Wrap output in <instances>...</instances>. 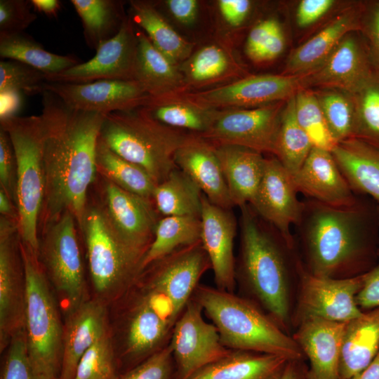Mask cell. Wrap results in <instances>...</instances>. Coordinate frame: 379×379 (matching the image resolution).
I'll return each mask as SVG.
<instances>
[{
    "label": "cell",
    "mask_w": 379,
    "mask_h": 379,
    "mask_svg": "<svg viewBox=\"0 0 379 379\" xmlns=\"http://www.w3.org/2000/svg\"><path fill=\"white\" fill-rule=\"evenodd\" d=\"M41 94L45 190L39 233L66 211L81 229L98 173L96 147L106 114L74 109L48 91Z\"/></svg>",
    "instance_id": "1"
},
{
    "label": "cell",
    "mask_w": 379,
    "mask_h": 379,
    "mask_svg": "<svg viewBox=\"0 0 379 379\" xmlns=\"http://www.w3.org/2000/svg\"><path fill=\"white\" fill-rule=\"evenodd\" d=\"M298 224L310 273L334 277L347 268L370 271L379 234L376 203L361 197L353 205L334 206L308 199ZM335 278V277H334Z\"/></svg>",
    "instance_id": "2"
},
{
    "label": "cell",
    "mask_w": 379,
    "mask_h": 379,
    "mask_svg": "<svg viewBox=\"0 0 379 379\" xmlns=\"http://www.w3.org/2000/svg\"><path fill=\"white\" fill-rule=\"evenodd\" d=\"M192 298L212 320L228 349L276 354L290 361L301 358L302 351L298 343L246 300L199 284Z\"/></svg>",
    "instance_id": "3"
},
{
    "label": "cell",
    "mask_w": 379,
    "mask_h": 379,
    "mask_svg": "<svg viewBox=\"0 0 379 379\" xmlns=\"http://www.w3.org/2000/svg\"><path fill=\"white\" fill-rule=\"evenodd\" d=\"M191 134L157 121L142 107L106 114L100 138L116 154L142 168L158 185L178 168L175 154Z\"/></svg>",
    "instance_id": "4"
},
{
    "label": "cell",
    "mask_w": 379,
    "mask_h": 379,
    "mask_svg": "<svg viewBox=\"0 0 379 379\" xmlns=\"http://www.w3.org/2000/svg\"><path fill=\"white\" fill-rule=\"evenodd\" d=\"M239 208V270L266 309L284 321L288 314V279L280 245L286 241L250 204Z\"/></svg>",
    "instance_id": "5"
},
{
    "label": "cell",
    "mask_w": 379,
    "mask_h": 379,
    "mask_svg": "<svg viewBox=\"0 0 379 379\" xmlns=\"http://www.w3.org/2000/svg\"><path fill=\"white\" fill-rule=\"evenodd\" d=\"M25 274L23 330L38 379L60 375L63 328L39 258L20 240Z\"/></svg>",
    "instance_id": "6"
},
{
    "label": "cell",
    "mask_w": 379,
    "mask_h": 379,
    "mask_svg": "<svg viewBox=\"0 0 379 379\" xmlns=\"http://www.w3.org/2000/svg\"><path fill=\"white\" fill-rule=\"evenodd\" d=\"M8 134L17 165L16 207L21 241L39 256V222L45 190L44 130L41 115L0 119Z\"/></svg>",
    "instance_id": "7"
},
{
    "label": "cell",
    "mask_w": 379,
    "mask_h": 379,
    "mask_svg": "<svg viewBox=\"0 0 379 379\" xmlns=\"http://www.w3.org/2000/svg\"><path fill=\"white\" fill-rule=\"evenodd\" d=\"M80 230L86 244L91 280L100 295H114L139 278L147 251L121 235L100 201L88 203Z\"/></svg>",
    "instance_id": "8"
},
{
    "label": "cell",
    "mask_w": 379,
    "mask_h": 379,
    "mask_svg": "<svg viewBox=\"0 0 379 379\" xmlns=\"http://www.w3.org/2000/svg\"><path fill=\"white\" fill-rule=\"evenodd\" d=\"M74 215L66 211L39 233V260L67 312L84 300L85 278Z\"/></svg>",
    "instance_id": "9"
},
{
    "label": "cell",
    "mask_w": 379,
    "mask_h": 379,
    "mask_svg": "<svg viewBox=\"0 0 379 379\" xmlns=\"http://www.w3.org/2000/svg\"><path fill=\"white\" fill-rule=\"evenodd\" d=\"M149 267L152 269L145 289L165 307L173 327L192 298L200 278L211 268L210 260L199 241L180 248Z\"/></svg>",
    "instance_id": "10"
},
{
    "label": "cell",
    "mask_w": 379,
    "mask_h": 379,
    "mask_svg": "<svg viewBox=\"0 0 379 379\" xmlns=\"http://www.w3.org/2000/svg\"><path fill=\"white\" fill-rule=\"evenodd\" d=\"M286 102L253 108L218 109L211 128L198 135L214 146H239L274 156Z\"/></svg>",
    "instance_id": "11"
},
{
    "label": "cell",
    "mask_w": 379,
    "mask_h": 379,
    "mask_svg": "<svg viewBox=\"0 0 379 379\" xmlns=\"http://www.w3.org/2000/svg\"><path fill=\"white\" fill-rule=\"evenodd\" d=\"M200 304L192 298L175 323L169 343L178 368V379H187L228 355L232 350L220 340L213 324L206 322Z\"/></svg>",
    "instance_id": "12"
},
{
    "label": "cell",
    "mask_w": 379,
    "mask_h": 379,
    "mask_svg": "<svg viewBox=\"0 0 379 379\" xmlns=\"http://www.w3.org/2000/svg\"><path fill=\"white\" fill-rule=\"evenodd\" d=\"M18 221L0 218V347L23 328L25 274Z\"/></svg>",
    "instance_id": "13"
},
{
    "label": "cell",
    "mask_w": 379,
    "mask_h": 379,
    "mask_svg": "<svg viewBox=\"0 0 379 379\" xmlns=\"http://www.w3.org/2000/svg\"><path fill=\"white\" fill-rule=\"evenodd\" d=\"M305 75L262 74L247 77L220 87L186 96L209 108H253L286 101L304 86Z\"/></svg>",
    "instance_id": "14"
},
{
    "label": "cell",
    "mask_w": 379,
    "mask_h": 379,
    "mask_svg": "<svg viewBox=\"0 0 379 379\" xmlns=\"http://www.w3.org/2000/svg\"><path fill=\"white\" fill-rule=\"evenodd\" d=\"M127 18L118 33L102 42L91 60L59 73L46 74L47 82L87 84L99 80L135 81L138 41Z\"/></svg>",
    "instance_id": "15"
},
{
    "label": "cell",
    "mask_w": 379,
    "mask_h": 379,
    "mask_svg": "<svg viewBox=\"0 0 379 379\" xmlns=\"http://www.w3.org/2000/svg\"><path fill=\"white\" fill-rule=\"evenodd\" d=\"M292 175L279 159L265 158L263 175L250 205L277 229L291 248L294 244L291 227L298 224L303 208Z\"/></svg>",
    "instance_id": "16"
},
{
    "label": "cell",
    "mask_w": 379,
    "mask_h": 379,
    "mask_svg": "<svg viewBox=\"0 0 379 379\" xmlns=\"http://www.w3.org/2000/svg\"><path fill=\"white\" fill-rule=\"evenodd\" d=\"M69 106L102 114L147 106L151 97L136 81L99 80L87 84L46 82L41 88Z\"/></svg>",
    "instance_id": "17"
},
{
    "label": "cell",
    "mask_w": 379,
    "mask_h": 379,
    "mask_svg": "<svg viewBox=\"0 0 379 379\" xmlns=\"http://www.w3.org/2000/svg\"><path fill=\"white\" fill-rule=\"evenodd\" d=\"M300 307L304 317L347 323L360 317L356 302L364 274L348 278H334L312 274L300 270Z\"/></svg>",
    "instance_id": "18"
},
{
    "label": "cell",
    "mask_w": 379,
    "mask_h": 379,
    "mask_svg": "<svg viewBox=\"0 0 379 379\" xmlns=\"http://www.w3.org/2000/svg\"><path fill=\"white\" fill-rule=\"evenodd\" d=\"M101 203L117 230L132 244L148 250L160 219L152 199L126 191L102 177Z\"/></svg>",
    "instance_id": "19"
},
{
    "label": "cell",
    "mask_w": 379,
    "mask_h": 379,
    "mask_svg": "<svg viewBox=\"0 0 379 379\" xmlns=\"http://www.w3.org/2000/svg\"><path fill=\"white\" fill-rule=\"evenodd\" d=\"M356 32L347 34L323 65L304 74L305 88L316 87L352 94L364 84L374 67L362 35Z\"/></svg>",
    "instance_id": "20"
},
{
    "label": "cell",
    "mask_w": 379,
    "mask_h": 379,
    "mask_svg": "<svg viewBox=\"0 0 379 379\" xmlns=\"http://www.w3.org/2000/svg\"><path fill=\"white\" fill-rule=\"evenodd\" d=\"M200 219L201 243L210 260L217 288L233 293L236 279V217L232 208L213 204L203 194Z\"/></svg>",
    "instance_id": "21"
},
{
    "label": "cell",
    "mask_w": 379,
    "mask_h": 379,
    "mask_svg": "<svg viewBox=\"0 0 379 379\" xmlns=\"http://www.w3.org/2000/svg\"><path fill=\"white\" fill-rule=\"evenodd\" d=\"M293 177L298 192L334 206H348L359 199L339 168L331 152L312 147Z\"/></svg>",
    "instance_id": "22"
},
{
    "label": "cell",
    "mask_w": 379,
    "mask_h": 379,
    "mask_svg": "<svg viewBox=\"0 0 379 379\" xmlns=\"http://www.w3.org/2000/svg\"><path fill=\"white\" fill-rule=\"evenodd\" d=\"M364 3L348 6L326 26L288 55L284 75L309 74L328 58L340 41L352 32H360Z\"/></svg>",
    "instance_id": "23"
},
{
    "label": "cell",
    "mask_w": 379,
    "mask_h": 379,
    "mask_svg": "<svg viewBox=\"0 0 379 379\" xmlns=\"http://www.w3.org/2000/svg\"><path fill=\"white\" fill-rule=\"evenodd\" d=\"M177 167L190 177L213 204L231 209L234 206L215 147L192 133L174 156Z\"/></svg>",
    "instance_id": "24"
},
{
    "label": "cell",
    "mask_w": 379,
    "mask_h": 379,
    "mask_svg": "<svg viewBox=\"0 0 379 379\" xmlns=\"http://www.w3.org/2000/svg\"><path fill=\"white\" fill-rule=\"evenodd\" d=\"M346 323L304 317L295 340L306 354L307 379H339V363Z\"/></svg>",
    "instance_id": "25"
},
{
    "label": "cell",
    "mask_w": 379,
    "mask_h": 379,
    "mask_svg": "<svg viewBox=\"0 0 379 379\" xmlns=\"http://www.w3.org/2000/svg\"><path fill=\"white\" fill-rule=\"evenodd\" d=\"M107 332L106 310L100 300H86L68 312L63 328L60 376L64 379H74L81 357Z\"/></svg>",
    "instance_id": "26"
},
{
    "label": "cell",
    "mask_w": 379,
    "mask_h": 379,
    "mask_svg": "<svg viewBox=\"0 0 379 379\" xmlns=\"http://www.w3.org/2000/svg\"><path fill=\"white\" fill-rule=\"evenodd\" d=\"M135 34L138 46L135 81L153 100L188 93L179 66L159 52L141 29L136 28Z\"/></svg>",
    "instance_id": "27"
},
{
    "label": "cell",
    "mask_w": 379,
    "mask_h": 379,
    "mask_svg": "<svg viewBox=\"0 0 379 379\" xmlns=\"http://www.w3.org/2000/svg\"><path fill=\"white\" fill-rule=\"evenodd\" d=\"M214 147L233 206L250 204L263 175L265 157L239 146Z\"/></svg>",
    "instance_id": "28"
},
{
    "label": "cell",
    "mask_w": 379,
    "mask_h": 379,
    "mask_svg": "<svg viewBox=\"0 0 379 379\" xmlns=\"http://www.w3.org/2000/svg\"><path fill=\"white\" fill-rule=\"evenodd\" d=\"M331 153L353 191L379 204V148L350 138Z\"/></svg>",
    "instance_id": "29"
},
{
    "label": "cell",
    "mask_w": 379,
    "mask_h": 379,
    "mask_svg": "<svg viewBox=\"0 0 379 379\" xmlns=\"http://www.w3.org/2000/svg\"><path fill=\"white\" fill-rule=\"evenodd\" d=\"M379 352V307L346 323L339 363V379L365 369Z\"/></svg>",
    "instance_id": "30"
},
{
    "label": "cell",
    "mask_w": 379,
    "mask_h": 379,
    "mask_svg": "<svg viewBox=\"0 0 379 379\" xmlns=\"http://www.w3.org/2000/svg\"><path fill=\"white\" fill-rule=\"evenodd\" d=\"M288 361L276 354L232 350L187 379H279Z\"/></svg>",
    "instance_id": "31"
},
{
    "label": "cell",
    "mask_w": 379,
    "mask_h": 379,
    "mask_svg": "<svg viewBox=\"0 0 379 379\" xmlns=\"http://www.w3.org/2000/svg\"><path fill=\"white\" fill-rule=\"evenodd\" d=\"M173 327L145 291L129 317L126 334L127 353L149 357L161 348Z\"/></svg>",
    "instance_id": "32"
},
{
    "label": "cell",
    "mask_w": 379,
    "mask_h": 379,
    "mask_svg": "<svg viewBox=\"0 0 379 379\" xmlns=\"http://www.w3.org/2000/svg\"><path fill=\"white\" fill-rule=\"evenodd\" d=\"M129 18L147 36L152 45L173 64L179 66L192 55L194 44L179 34L155 8L145 1H131Z\"/></svg>",
    "instance_id": "33"
},
{
    "label": "cell",
    "mask_w": 379,
    "mask_h": 379,
    "mask_svg": "<svg viewBox=\"0 0 379 379\" xmlns=\"http://www.w3.org/2000/svg\"><path fill=\"white\" fill-rule=\"evenodd\" d=\"M157 121L173 128L201 135L213 124L218 109L204 107L185 93L160 99H151L145 107Z\"/></svg>",
    "instance_id": "34"
},
{
    "label": "cell",
    "mask_w": 379,
    "mask_h": 379,
    "mask_svg": "<svg viewBox=\"0 0 379 379\" xmlns=\"http://www.w3.org/2000/svg\"><path fill=\"white\" fill-rule=\"evenodd\" d=\"M203 193L194 182L178 168L156 185L152 200L164 216L200 217Z\"/></svg>",
    "instance_id": "35"
},
{
    "label": "cell",
    "mask_w": 379,
    "mask_h": 379,
    "mask_svg": "<svg viewBox=\"0 0 379 379\" xmlns=\"http://www.w3.org/2000/svg\"><path fill=\"white\" fill-rule=\"evenodd\" d=\"M201 241V219L195 216H164L159 220L154 239L143 257L142 272L173 251Z\"/></svg>",
    "instance_id": "36"
},
{
    "label": "cell",
    "mask_w": 379,
    "mask_h": 379,
    "mask_svg": "<svg viewBox=\"0 0 379 379\" xmlns=\"http://www.w3.org/2000/svg\"><path fill=\"white\" fill-rule=\"evenodd\" d=\"M0 57L22 62L46 74L59 73L79 64L74 56L60 55L46 51L23 32L0 34Z\"/></svg>",
    "instance_id": "37"
},
{
    "label": "cell",
    "mask_w": 379,
    "mask_h": 379,
    "mask_svg": "<svg viewBox=\"0 0 379 379\" xmlns=\"http://www.w3.org/2000/svg\"><path fill=\"white\" fill-rule=\"evenodd\" d=\"M80 17L86 43L95 49L115 36L127 18L121 2L114 0H71Z\"/></svg>",
    "instance_id": "38"
},
{
    "label": "cell",
    "mask_w": 379,
    "mask_h": 379,
    "mask_svg": "<svg viewBox=\"0 0 379 379\" xmlns=\"http://www.w3.org/2000/svg\"><path fill=\"white\" fill-rule=\"evenodd\" d=\"M96 168L100 175L119 187L152 199L156 184L140 166L113 152L100 138L96 147Z\"/></svg>",
    "instance_id": "39"
},
{
    "label": "cell",
    "mask_w": 379,
    "mask_h": 379,
    "mask_svg": "<svg viewBox=\"0 0 379 379\" xmlns=\"http://www.w3.org/2000/svg\"><path fill=\"white\" fill-rule=\"evenodd\" d=\"M295 109L293 95L286 100L281 113L274 154L292 176L300 169L313 147L297 121Z\"/></svg>",
    "instance_id": "40"
},
{
    "label": "cell",
    "mask_w": 379,
    "mask_h": 379,
    "mask_svg": "<svg viewBox=\"0 0 379 379\" xmlns=\"http://www.w3.org/2000/svg\"><path fill=\"white\" fill-rule=\"evenodd\" d=\"M350 95L354 105L351 138L379 148V70L374 68L364 84Z\"/></svg>",
    "instance_id": "41"
},
{
    "label": "cell",
    "mask_w": 379,
    "mask_h": 379,
    "mask_svg": "<svg viewBox=\"0 0 379 379\" xmlns=\"http://www.w3.org/2000/svg\"><path fill=\"white\" fill-rule=\"evenodd\" d=\"M233 61L220 46L202 47L179 65L189 89L215 83L234 72Z\"/></svg>",
    "instance_id": "42"
},
{
    "label": "cell",
    "mask_w": 379,
    "mask_h": 379,
    "mask_svg": "<svg viewBox=\"0 0 379 379\" xmlns=\"http://www.w3.org/2000/svg\"><path fill=\"white\" fill-rule=\"evenodd\" d=\"M297 121L314 147L331 152L338 142L333 137L314 91L300 89L295 95Z\"/></svg>",
    "instance_id": "43"
},
{
    "label": "cell",
    "mask_w": 379,
    "mask_h": 379,
    "mask_svg": "<svg viewBox=\"0 0 379 379\" xmlns=\"http://www.w3.org/2000/svg\"><path fill=\"white\" fill-rule=\"evenodd\" d=\"M329 130L338 143L351 138L354 105L350 94L333 89L314 91Z\"/></svg>",
    "instance_id": "44"
},
{
    "label": "cell",
    "mask_w": 379,
    "mask_h": 379,
    "mask_svg": "<svg viewBox=\"0 0 379 379\" xmlns=\"http://www.w3.org/2000/svg\"><path fill=\"white\" fill-rule=\"evenodd\" d=\"M74 379H119L112 340L108 332L81 357Z\"/></svg>",
    "instance_id": "45"
},
{
    "label": "cell",
    "mask_w": 379,
    "mask_h": 379,
    "mask_svg": "<svg viewBox=\"0 0 379 379\" xmlns=\"http://www.w3.org/2000/svg\"><path fill=\"white\" fill-rule=\"evenodd\" d=\"M46 74L16 60H1L0 92L17 91L32 95L41 93Z\"/></svg>",
    "instance_id": "46"
},
{
    "label": "cell",
    "mask_w": 379,
    "mask_h": 379,
    "mask_svg": "<svg viewBox=\"0 0 379 379\" xmlns=\"http://www.w3.org/2000/svg\"><path fill=\"white\" fill-rule=\"evenodd\" d=\"M1 379H38L31 362L23 328L8 344Z\"/></svg>",
    "instance_id": "47"
},
{
    "label": "cell",
    "mask_w": 379,
    "mask_h": 379,
    "mask_svg": "<svg viewBox=\"0 0 379 379\" xmlns=\"http://www.w3.org/2000/svg\"><path fill=\"white\" fill-rule=\"evenodd\" d=\"M31 1L25 0L0 1V34L23 32L37 18L31 11Z\"/></svg>",
    "instance_id": "48"
},
{
    "label": "cell",
    "mask_w": 379,
    "mask_h": 379,
    "mask_svg": "<svg viewBox=\"0 0 379 379\" xmlns=\"http://www.w3.org/2000/svg\"><path fill=\"white\" fill-rule=\"evenodd\" d=\"M172 356V350L168 344L119 379H170Z\"/></svg>",
    "instance_id": "49"
},
{
    "label": "cell",
    "mask_w": 379,
    "mask_h": 379,
    "mask_svg": "<svg viewBox=\"0 0 379 379\" xmlns=\"http://www.w3.org/2000/svg\"><path fill=\"white\" fill-rule=\"evenodd\" d=\"M0 185L16 206L17 165L8 134L0 128Z\"/></svg>",
    "instance_id": "50"
},
{
    "label": "cell",
    "mask_w": 379,
    "mask_h": 379,
    "mask_svg": "<svg viewBox=\"0 0 379 379\" xmlns=\"http://www.w3.org/2000/svg\"><path fill=\"white\" fill-rule=\"evenodd\" d=\"M359 32L366 42L373 67L379 70V1L364 3Z\"/></svg>",
    "instance_id": "51"
},
{
    "label": "cell",
    "mask_w": 379,
    "mask_h": 379,
    "mask_svg": "<svg viewBox=\"0 0 379 379\" xmlns=\"http://www.w3.org/2000/svg\"><path fill=\"white\" fill-rule=\"evenodd\" d=\"M279 25L277 20L269 18L261 21L250 31L246 39L245 51L251 60L256 61L260 51Z\"/></svg>",
    "instance_id": "52"
},
{
    "label": "cell",
    "mask_w": 379,
    "mask_h": 379,
    "mask_svg": "<svg viewBox=\"0 0 379 379\" xmlns=\"http://www.w3.org/2000/svg\"><path fill=\"white\" fill-rule=\"evenodd\" d=\"M359 308L379 307V263L364 274L361 289L356 295Z\"/></svg>",
    "instance_id": "53"
},
{
    "label": "cell",
    "mask_w": 379,
    "mask_h": 379,
    "mask_svg": "<svg viewBox=\"0 0 379 379\" xmlns=\"http://www.w3.org/2000/svg\"><path fill=\"white\" fill-rule=\"evenodd\" d=\"M333 0H302L298 6L296 22L299 27H306L321 18L333 6Z\"/></svg>",
    "instance_id": "54"
},
{
    "label": "cell",
    "mask_w": 379,
    "mask_h": 379,
    "mask_svg": "<svg viewBox=\"0 0 379 379\" xmlns=\"http://www.w3.org/2000/svg\"><path fill=\"white\" fill-rule=\"evenodd\" d=\"M218 5L223 19L232 27L241 25L251 8L248 0H220Z\"/></svg>",
    "instance_id": "55"
},
{
    "label": "cell",
    "mask_w": 379,
    "mask_h": 379,
    "mask_svg": "<svg viewBox=\"0 0 379 379\" xmlns=\"http://www.w3.org/2000/svg\"><path fill=\"white\" fill-rule=\"evenodd\" d=\"M165 4L174 18L182 25H192L197 19L199 3L196 0H167Z\"/></svg>",
    "instance_id": "56"
},
{
    "label": "cell",
    "mask_w": 379,
    "mask_h": 379,
    "mask_svg": "<svg viewBox=\"0 0 379 379\" xmlns=\"http://www.w3.org/2000/svg\"><path fill=\"white\" fill-rule=\"evenodd\" d=\"M284 46V36L279 25L270 36L267 44L260 52L255 62H265L275 59L281 54Z\"/></svg>",
    "instance_id": "57"
},
{
    "label": "cell",
    "mask_w": 379,
    "mask_h": 379,
    "mask_svg": "<svg viewBox=\"0 0 379 379\" xmlns=\"http://www.w3.org/2000/svg\"><path fill=\"white\" fill-rule=\"evenodd\" d=\"M21 93L17 91L0 92V119L16 116L22 104Z\"/></svg>",
    "instance_id": "58"
},
{
    "label": "cell",
    "mask_w": 379,
    "mask_h": 379,
    "mask_svg": "<svg viewBox=\"0 0 379 379\" xmlns=\"http://www.w3.org/2000/svg\"><path fill=\"white\" fill-rule=\"evenodd\" d=\"M0 213L1 215L15 220L18 222L17 207L1 189H0Z\"/></svg>",
    "instance_id": "59"
},
{
    "label": "cell",
    "mask_w": 379,
    "mask_h": 379,
    "mask_svg": "<svg viewBox=\"0 0 379 379\" xmlns=\"http://www.w3.org/2000/svg\"><path fill=\"white\" fill-rule=\"evenodd\" d=\"M30 1L36 11L47 15H55L60 8V2L58 0H31Z\"/></svg>",
    "instance_id": "60"
},
{
    "label": "cell",
    "mask_w": 379,
    "mask_h": 379,
    "mask_svg": "<svg viewBox=\"0 0 379 379\" xmlns=\"http://www.w3.org/2000/svg\"><path fill=\"white\" fill-rule=\"evenodd\" d=\"M349 379H379V352L365 369Z\"/></svg>",
    "instance_id": "61"
},
{
    "label": "cell",
    "mask_w": 379,
    "mask_h": 379,
    "mask_svg": "<svg viewBox=\"0 0 379 379\" xmlns=\"http://www.w3.org/2000/svg\"><path fill=\"white\" fill-rule=\"evenodd\" d=\"M293 362H288L279 379H300L299 372Z\"/></svg>",
    "instance_id": "62"
},
{
    "label": "cell",
    "mask_w": 379,
    "mask_h": 379,
    "mask_svg": "<svg viewBox=\"0 0 379 379\" xmlns=\"http://www.w3.org/2000/svg\"><path fill=\"white\" fill-rule=\"evenodd\" d=\"M376 210H377V215H378V225H379V204H376Z\"/></svg>",
    "instance_id": "63"
},
{
    "label": "cell",
    "mask_w": 379,
    "mask_h": 379,
    "mask_svg": "<svg viewBox=\"0 0 379 379\" xmlns=\"http://www.w3.org/2000/svg\"><path fill=\"white\" fill-rule=\"evenodd\" d=\"M55 379H64V378H61L60 376H59V377L56 378Z\"/></svg>",
    "instance_id": "64"
}]
</instances>
